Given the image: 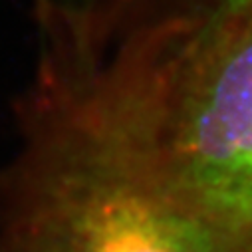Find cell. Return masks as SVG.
<instances>
[{
    "label": "cell",
    "instance_id": "obj_1",
    "mask_svg": "<svg viewBox=\"0 0 252 252\" xmlns=\"http://www.w3.org/2000/svg\"><path fill=\"white\" fill-rule=\"evenodd\" d=\"M48 22L219 252H252V0H74Z\"/></svg>",
    "mask_w": 252,
    "mask_h": 252
},
{
    "label": "cell",
    "instance_id": "obj_2",
    "mask_svg": "<svg viewBox=\"0 0 252 252\" xmlns=\"http://www.w3.org/2000/svg\"><path fill=\"white\" fill-rule=\"evenodd\" d=\"M14 121L0 252H219L44 34Z\"/></svg>",
    "mask_w": 252,
    "mask_h": 252
},
{
    "label": "cell",
    "instance_id": "obj_3",
    "mask_svg": "<svg viewBox=\"0 0 252 252\" xmlns=\"http://www.w3.org/2000/svg\"><path fill=\"white\" fill-rule=\"evenodd\" d=\"M72 0H34V6L40 4H70Z\"/></svg>",
    "mask_w": 252,
    "mask_h": 252
}]
</instances>
